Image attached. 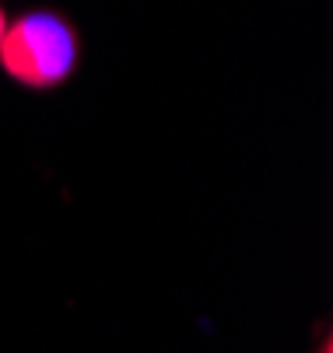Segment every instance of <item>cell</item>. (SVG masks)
Wrapping results in <instances>:
<instances>
[{
    "instance_id": "cell-2",
    "label": "cell",
    "mask_w": 333,
    "mask_h": 353,
    "mask_svg": "<svg viewBox=\"0 0 333 353\" xmlns=\"http://www.w3.org/2000/svg\"><path fill=\"white\" fill-rule=\"evenodd\" d=\"M316 353H333V339H330V336H323V339H319V346H316Z\"/></svg>"
},
{
    "instance_id": "cell-1",
    "label": "cell",
    "mask_w": 333,
    "mask_h": 353,
    "mask_svg": "<svg viewBox=\"0 0 333 353\" xmlns=\"http://www.w3.org/2000/svg\"><path fill=\"white\" fill-rule=\"evenodd\" d=\"M0 67L32 91L60 88L77 67V32L57 11H25L8 21L0 42Z\"/></svg>"
},
{
    "instance_id": "cell-3",
    "label": "cell",
    "mask_w": 333,
    "mask_h": 353,
    "mask_svg": "<svg viewBox=\"0 0 333 353\" xmlns=\"http://www.w3.org/2000/svg\"><path fill=\"white\" fill-rule=\"evenodd\" d=\"M4 32H8V14H4V8H0V42H4Z\"/></svg>"
}]
</instances>
